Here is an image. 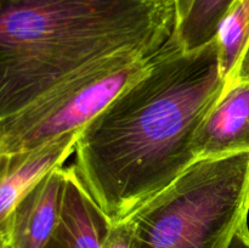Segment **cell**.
Here are the masks:
<instances>
[{
	"label": "cell",
	"instance_id": "obj_9",
	"mask_svg": "<svg viewBox=\"0 0 249 248\" xmlns=\"http://www.w3.org/2000/svg\"><path fill=\"white\" fill-rule=\"evenodd\" d=\"M219 61L224 79L235 67L249 41V0H235L216 34Z\"/></svg>",
	"mask_w": 249,
	"mask_h": 248
},
{
	"label": "cell",
	"instance_id": "obj_8",
	"mask_svg": "<svg viewBox=\"0 0 249 248\" xmlns=\"http://www.w3.org/2000/svg\"><path fill=\"white\" fill-rule=\"evenodd\" d=\"M235 0H194L186 16L178 23L175 35L185 51H194L216 38L226 12Z\"/></svg>",
	"mask_w": 249,
	"mask_h": 248
},
{
	"label": "cell",
	"instance_id": "obj_4",
	"mask_svg": "<svg viewBox=\"0 0 249 248\" xmlns=\"http://www.w3.org/2000/svg\"><path fill=\"white\" fill-rule=\"evenodd\" d=\"M153 57L124 53L101 58L1 118L0 155L33 151L82 129L122 90L139 79Z\"/></svg>",
	"mask_w": 249,
	"mask_h": 248
},
{
	"label": "cell",
	"instance_id": "obj_12",
	"mask_svg": "<svg viewBox=\"0 0 249 248\" xmlns=\"http://www.w3.org/2000/svg\"><path fill=\"white\" fill-rule=\"evenodd\" d=\"M175 4H177L178 23H179L190 11L192 4H194V0H175Z\"/></svg>",
	"mask_w": 249,
	"mask_h": 248
},
{
	"label": "cell",
	"instance_id": "obj_3",
	"mask_svg": "<svg viewBox=\"0 0 249 248\" xmlns=\"http://www.w3.org/2000/svg\"><path fill=\"white\" fill-rule=\"evenodd\" d=\"M249 213V152L192 163L130 218L134 248H228Z\"/></svg>",
	"mask_w": 249,
	"mask_h": 248
},
{
	"label": "cell",
	"instance_id": "obj_11",
	"mask_svg": "<svg viewBox=\"0 0 249 248\" xmlns=\"http://www.w3.org/2000/svg\"><path fill=\"white\" fill-rule=\"evenodd\" d=\"M228 248H249L248 220L242 223L233 235Z\"/></svg>",
	"mask_w": 249,
	"mask_h": 248
},
{
	"label": "cell",
	"instance_id": "obj_7",
	"mask_svg": "<svg viewBox=\"0 0 249 248\" xmlns=\"http://www.w3.org/2000/svg\"><path fill=\"white\" fill-rule=\"evenodd\" d=\"M111 225L70 165L60 218L43 248H104Z\"/></svg>",
	"mask_w": 249,
	"mask_h": 248
},
{
	"label": "cell",
	"instance_id": "obj_5",
	"mask_svg": "<svg viewBox=\"0 0 249 248\" xmlns=\"http://www.w3.org/2000/svg\"><path fill=\"white\" fill-rule=\"evenodd\" d=\"M196 160L249 152V79L224 83L194 141Z\"/></svg>",
	"mask_w": 249,
	"mask_h": 248
},
{
	"label": "cell",
	"instance_id": "obj_6",
	"mask_svg": "<svg viewBox=\"0 0 249 248\" xmlns=\"http://www.w3.org/2000/svg\"><path fill=\"white\" fill-rule=\"evenodd\" d=\"M70 167L44 174L21 198L6 225L9 248H43L53 233L62 207Z\"/></svg>",
	"mask_w": 249,
	"mask_h": 248
},
{
	"label": "cell",
	"instance_id": "obj_1",
	"mask_svg": "<svg viewBox=\"0 0 249 248\" xmlns=\"http://www.w3.org/2000/svg\"><path fill=\"white\" fill-rule=\"evenodd\" d=\"M223 88L216 38L185 51L174 34L147 71L80 129L72 168L112 224L196 162L195 138Z\"/></svg>",
	"mask_w": 249,
	"mask_h": 248
},
{
	"label": "cell",
	"instance_id": "obj_10",
	"mask_svg": "<svg viewBox=\"0 0 249 248\" xmlns=\"http://www.w3.org/2000/svg\"><path fill=\"white\" fill-rule=\"evenodd\" d=\"M104 248H134L133 226L129 219L112 224L104 242Z\"/></svg>",
	"mask_w": 249,
	"mask_h": 248
},
{
	"label": "cell",
	"instance_id": "obj_2",
	"mask_svg": "<svg viewBox=\"0 0 249 248\" xmlns=\"http://www.w3.org/2000/svg\"><path fill=\"white\" fill-rule=\"evenodd\" d=\"M177 26L175 0H0V119L101 58L153 57Z\"/></svg>",
	"mask_w": 249,
	"mask_h": 248
}]
</instances>
